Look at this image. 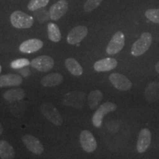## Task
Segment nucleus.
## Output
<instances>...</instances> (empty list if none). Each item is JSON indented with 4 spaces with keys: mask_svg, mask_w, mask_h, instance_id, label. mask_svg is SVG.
<instances>
[{
    "mask_svg": "<svg viewBox=\"0 0 159 159\" xmlns=\"http://www.w3.org/2000/svg\"><path fill=\"white\" fill-rule=\"evenodd\" d=\"M30 64V62L28 59L19 58L12 61L11 63V68L14 69H19L23 68V67L27 66Z\"/></svg>",
    "mask_w": 159,
    "mask_h": 159,
    "instance_id": "obj_27",
    "label": "nucleus"
},
{
    "mask_svg": "<svg viewBox=\"0 0 159 159\" xmlns=\"http://www.w3.org/2000/svg\"><path fill=\"white\" fill-rule=\"evenodd\" d=\"M103 99V94L102 91L99 90H94L91 91L90 94H89L88 101L89 107L91 110L96 109L99 106V103Z\"/></svg>",
    "mask_w": 159,
    "mask_h": 159,
    "instance_id": "obj_22",
    "label": "nucleus"
},
{
    "mask_svg": "<svg viewBox=\"0 0 159 159\" xmlns=\"http://www.w3.org/2000/svg\"><path fill=\"white\" fill-rule=\"evenodd\" d=\"M80 142L83 150L92 152L97 149V143L95 138L89 130H83L80 134Z\"/></svg>",
    "mask_w": 159,
    "mask_h": 159,
    "instance_id": "obj_8",
    "label": "nucleus"
},
{
    "mask_svg": "<svg viewBox=\"0 0 159 159\" xmlns=\"http://www.w3.org/2000/svg\"><path fill=\"white\" fill-rule=\"evenodd\" d=\"M54 60L51 57L47 55H41L34 58L30 62V65L33 68L36 70L41 71V72H46L51 70L54 66Z\"/></svg>",
    "mask_w": 159,
    "mask_h": 159,
    "instance_id": "obj_7",
    "label": "nucleus"
},
{
    "mask_svg": "<svg viewBox=\"0 0 159 159\" xmlns=\"http://www.w3.org/2000/svg\"><path fill=\"white\" fill-rule=\"evenodd\" d=\"M2 133H3V128L2 126V125L0 124V135L2 134Z\"/></svg>",
    "mask_w": 159,
    "mask_h": 159,
    "instance_id": "obj_29",
    "label": "nucleus"
},
{
    "mask_svg": "<svg viewBox=\"0 0 159 159\" xmlns=\"http://www.w3.org/2000/svg\"><path fill=\"white\" fill-rule=\"evenodd\" d=\"M102 2V0H86L83 7L84 11L85 13H90L98 7Z\"/></svg>",
    "mask_w": 159,
    "mask_h": 159,
    "instance_id": "obj_25",
    "label": "nucleus"
},
{
    "mask_svg": "<svg viewBox=\"0 0 159 159\" xmlns=\"http://www.w3.org/2000/svg\"><path fill=\"white\" fill-rule=\"evenodd\" d=\"M65 66L69 72L75 76H80L83 74V68L76 60L69 57L65 61Z\"/></svg>",
    "mask_w": 159,
    "mask_h": 159,
    "instance_id": "obj_20",
    "label": "nucleus"
},
{
    "mask_svg": "<svg viewBox=\"0 0 159 159\" xmlns=\"http://www.w3.org/2000/svg\"><path fill=\"white\" fill-rule=\"evenodd\" d=\"M43 43L41 40L37 39H32L27 40L21 43L19 46V50L24 53H33L35 52L42 48Z\"/></svg>",
    "mask_w": 159,
    "mask_h": 159,
    "instance_id": "obj_14",
    "label": "nucleus"
},
{
    "mask_svg": "<svg viewBox=\"0 0 159 159\" xmlns=\"http://www.w3.org/2000/svg\"><path fill=\"white\" fill-rule=\"evenodd\" d=\"M25 97V91L21 89H11L4 93L3 97L9 102H15L22 99Z\"/></svg>",
    "mask_w": 159,
    "mask_h": 159,
    "instance_id": "obj_21",
    "label": "nucleus"
},
{
    "mask_svg": "<svg viewBox=\"0 0 159 159\" xmlns=\"http://www.w3.org/2000/svg\"><path fill=\"white\" fill-rule=\"evenodd\" d=\"M109 80L116 89L120 91H128L132 87V83L128 77L119 73H113L109 76Z\"/></svg>",
    "mask_w": 159,
    "mask_h": 159,
    "instance_id": "obj_9",
    "label": "nucleus"
},
{
    "mask_svg": "<svg viewBox=\"0 0 159 159\" xmlns=\"http://www.w3.org/2000/svg\"><path fill=\"white\" fill-rule=\"evenodd\" d=\"M151 144V133L148 128H144L140 131L137 141L136 148L139 152L143 153L148 150Z\"/></svg>",
    "mask_w": 159,
    "mask_h": 159,
    "instance_id": "obj_13",
    "label": "nucleus"
},
{
    "mask_svg": "<svg viewBox=\"0 0 159 159\" xmlns=\"http://www.w3.org/2000/svg\"><path fill=\"white\" fill-rule=\"evenodd\" d=\"M117 106L114 103L106 102L99 105L98 109L92 116V124L96 128H100L102 124V119L107 114L116 110Z\"/></svg>",
    "mask_w": 159,
    "mask_h": 159,
    "instance_id": "obj_4",
    "label": "nucleus"
},
{
    "mask_svg": "<svg viewBox=\"0 0 159 159\" xmlns=\"http://www.w3.org/2000/svg\"><path fill=\"white\" fill-rule=\"evenodd\" d=\"M85 94L83 91H71L64 95L63 102L67 106L77 109H81L84 106Z\"/></svg>",
    "mask_w": 159,
    "mask_h": 159,
    "instance_id": "obj_5",
    "label": "nucleus"
},
{
    "mask_svg": "<svg viewBox=\"0 0 159 159\" xmlns=\"http://www.w3.org/2000/svg\"><path fill=\"white\" fill-rule=\"evenodd\" d=\"M12 25L18 29H27L31 27L34 23L33 18L22 11H16L11 16Z\"/></svg>",
    "mask_w": 159,
    "mask_h": 159,
    "instance_id": "obj_2",
    "label": "nucleus"
},
{
    "mask_svg": "<svg viewBox=\"0 0 159 159\" xmlns=\"http://www.w3.org/2000/svg\"><path fill=\"white\" fill-rule=\"evenodd\" d=\"M117 66V61L114 58L107 57L97 61L94 64L95 71L102 72V71H109L113 70Z\"/></svg>",
    "mask_w": 159,
    "mask_h": 159,
    "instance_id": "obj_15",
    "label": "nucleus"
},
{
    "mask_svg": "<svg viewBox=\"0 0 159 159\" xmlns=\"http://www.w3.org/2000/svg\"><path fill=\"white\" fill-rule=\"evenodd\" d=\"M144 97L150 103L156 102L159 99V82H152L144 91Z\"/></svg>",
    "mask_w": 159,
    "mask_h": 159,
    "instance_id": "obj_16",
    "label": "nucleus"
},
{
    "mask_svg": "<svg viewBox=\"0 0 159 159\" xmlns=\"http://www.w3.org/2000/svg\"><path fill=\"white\" fill-rule=\"evenodd\" d=\"M63 80V76L59 73H52L43 77L41 83L44 87H53L61 84Z\"/></svg>",
    "mask_w": 159,
    "mask_h": 159,
    "instance_id": "obj_18",
    "label": "nucleus"
},
{
    "mask_svg": "<svg viewBox=\"0 0 159 159\" xmlns=\"http://www.w3.org/2000/svg\"><path fill=\"white\" fill-rule=\"evenodd\" d=\"M1 71H2V66L1 65H0V73H1Z\"/></svg>",
    "mask_w": 159,
    "mask_h": 159,
    "instance_id": "obj_30",
    "label": "nucleus"
},
{
    "mask_svg": "<svg viewBox=\"0 0 159 159\" xmlns=\"http://www.w3.org/2000/svg\"><path fill=\"white\" fill-rule=\"evenodd\" d=\"M69 8V4L66 0H59L51 6L49 9V16L53 21H57L66 14Z\"/></svg>",
    "mask_w": 159,
    "mask_h": 159,
    "instance_id": "obj_12",
    "label": "nucleus"
},
{
    "mask_svg": "<svg viewBox=\"0 0 159 159\" xmlns=\"http://www.w3.org/2000/svg\"><path fill=\"white\" fill-rule=\"evenodd\" d=\"M152 41L151 33L145 32L143 33L139 39L135 41L131 47V54L134 56H140L148 50Z\"/></svg>",
    "mask_w": 159,
    "mask_h": 159,
    "instance_id": "obj_1",
    "label": "nucleus"
},
{
    "mask_svg": "<svg viewBox=\"0 0 159 159\" xmlns=\"http://www.w3.org/2000/svg\"><path fill=\"white\" fill-rule=\"evenodd\" d=\"M49 39L53 42H58L61 39V33L58 26L54 23H49L47 25Z\"/></svg>",
    "mask_w": 159,
    "mask_h": 159,
    "instance_id": "obj_23",
    "label": "nucleus"
},
{
    "mask_svg": "<svg viewBox=\"0 0 159 159\" xmlns=\"http://www.w3.org/2000/svg\"><path fill=\"white\" fill-rule=\"evenodd\" d=\"M88 35V29L85 26H77L69 32L67 36V42L71 45L77 44L82 41Z\"/></svg>",
    "mask_w": 159,
    "mask_h": 159,
    "instance_id": "obj_11",
    "label": "nucleus"
},
{
    "mask_svg": "<svg viewBox=\"0 0 159 159\" xmlns=\"http://www.w3.org/2000/svg\"><path fill=\"white\" fill-rule=\"evenodd\" d=\"M155 68H156V71H157V72L159 74V61L158 63H156V67H155Z\"/></svg>",
    "mask_w": 159,
    "mask_h": 159,
    "instance_id": "obj_28",
    "label": "nucleus"
},
{
    "mask_svg": "<svg viewBox=\"0 0 159 159\" xmlns=\"http://www.w3.org/2000/svg\"><path fill=\"white\" fill-rule=\"evenodd\" d=\"M145 16L153 23L159 24V9H149L145 12Z\"/></svg>",
    "mask_w": 159,
    "mask_h": 159,
    "instance_id": "obj_26",
    "label": "nucleus"
},
{
    "mask_svg": "<svg viewBox=\"0 0 159 159\" xmlns=\"http://www.w3.org/2000/svg\"><path fill=\"white\" fill-rule=\"evenodd\" d=\"M21 140L30 152H33L35 155H41L43 153L44 148L42 143L39 141L36 137L32 135H25L21 138Z\"/></svg>",
    "mask_w": 159,
    "mask_h": 159,
    "instance_id": "obj_10",
    "label": "nucleus"
},
{
    "mask_svg": "<svg viewBox=\"0 0 159 159\" xmlns=\"http://www.w3.org/2000/svg\"><path fill=\"white\" fill-rule=\"evenodd\" d=\"M49 0H30L27 7L30 11H35L48 5Z\"/></svg>",
    "mask_w": 159,
    "mask_h": 159,
    "instance_id": "obj_24",
    "label": "nucleus"
},
{
    "mask_svg": "<svg viewBox=\"0 0 159 159\" xmlns=\"http://www.w3.org/2000/svg\"><path fill=\"white\" fill-rule=\"evenodd\" d=\"M125 46V35L122 32L118 31L114 35L106 47L108 55H116L123 49Z\"/></svg>",
    "mask_w": 159,
    "mask_h": 159,
    "instance_id": "obj_6",
    "label": "nucleus"
},
{
    "mask_svg": "<svg viewBox=\"0 0 159 159\" xmlns=\"http://www.w3.org/2000/svg\"><path fill=\"white\" fill-rule=\"evenodd\" d=\"M0 158L11 159L15 158V151L13 147L6 141H0Z\"/></svg>",
    "mask_w": 159,
    "mask_h": 159,
    "instance_id": "obj_19",
    "label": "nucleus"
},
{
    "mask_svg": "<svg viewBox=\"0 0 159 159\" xmlns=\"http://www.w3.org/2000/svg\"><path fill=\"white\" fill-rule=\"evenodd\" d=\"M22 82V77L16 74H7L0 76V87L18 86Z\"/></svg>",
    "mask_w": 159,
    "mask_h": 159,
    "instance_id": "obj_17",
    "label": "nucleus"
},
{
    "mask_svg": "<svg viewBox=\"0 0 159 159\" xmlns=\"http://www.w3.org/2000/svg\"><path fill=\"white\" fill-rule=\"evenodd\" d=\"M41 113L45 118H47L49 122L53 124L60 126L62 125L63 119L59 111L52 104L49 102H44L40 107Z\"/></svg>",
    "mask_w": 159,
    "mask_h": 159,
    "instance_id": "obj_3",
    "label": "nucleus"
}]
</instances>
